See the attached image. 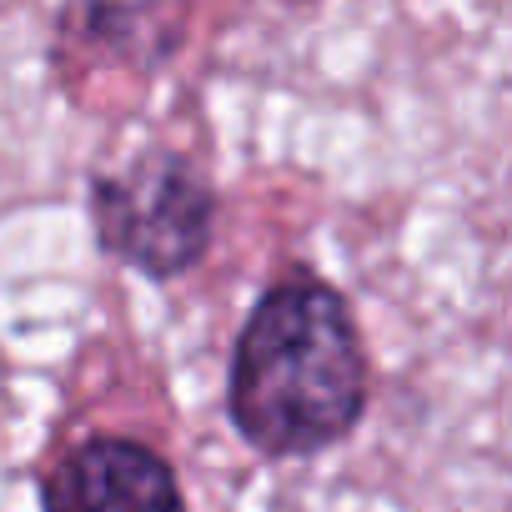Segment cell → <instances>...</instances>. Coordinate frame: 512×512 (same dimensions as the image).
Returning a JSON list of instances; mask_svg holds the SVG:
<instances>
[{"instance_id": "6da1fadb", "label": "cell", "mask_w": 512, "mask_h": 512, "mask_svg": "<svg viewBox=\"0 0 512 512\" xmlns=\"http://www.w3.org/2000/svg\"><path fill=\"white\" fill-rule=\"evenodd\" d=\"M367 407V352L347 297L317 277L277 282L251 307L226 377L236 432L267 457L342 442Z\"/></svg>"}, {"instance_id": "7a4b0ae2", "label": "cell", "mask_w": 512, "mask_h": 512, "mask_svg": "<svg viewBox=\"0 0 512 512\" xmlns=\"http://www.w3.org/2000/svg\"><path fill=\"white\" fill-rule=\"evenodd\" d=\"M91 211L96 236L116 262L151 282H171L206 256L216 201L191 156L151 146L121 171H101L91 181Z\"/></svg>"}, {"instance_id": "3957f363", "label": "cell", "mask_w": 512, "mask_h": 512, "mask_svg": "<svg viewBox=\"0 0 512 512\" xmlns=\"http://www.w3.org/2000/svg\"><path fill=\"white\" fill-rule=\"evenodd\" d=\"M46 512H186L171 462L131 437H91L46 482Z\"/></svg>"}]
</instances>
